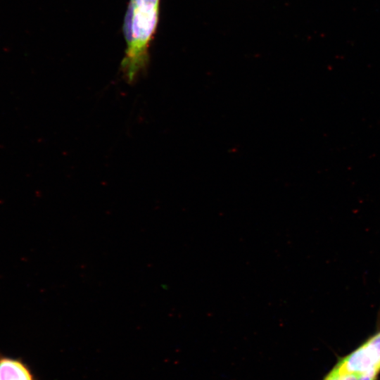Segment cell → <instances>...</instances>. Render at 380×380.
<instances>
[{
    "label": "cell",
    "instance_id": "cell-1",
    "mask_svg": "<svg viewBox=\"0 0 380 380\" xmlns=\"http://www.w3.org/2000/svg\"><path fill=\"white\" fill-rule=\"evenodd\" d=\"M160 0H129L122 31L126 42L121 69L133 82L148 67L149 50L156 32Z\"/></svg>",
    "mask_w": 380,
    "mask_h": 380
},
{
    "label": "cell",
    "instance_id": "cell-2",
    "mask_svg": "<svg viewBox=\"0 0 380 380\" xmlns=\"http://www.w3.org/2000/svg\"><path fill=\"white\" fill-rule=\"evenodd\" d=\"M337 366L357 375L378 373L380 370V331L342 359Z\"/></svg>",
    "mask_w": 380,
    "mask_h": 380
},
{
    "label": "cell",
    "instance_id": "cell-3",
    "mask_svg": "<svg viewBox=\"0 0 380 380\" xmlns=\"http://www.w3.org/2000/svg\"><path fill=\"white\" fill-rule=\"evenodd\" d=\"M0 380H38L30 366L20 357L0 353Z\"/></svg>",
    "mask_w": 380,
    "mask_h": 380
},
{
    "label": "cell",
    "instance_id": "cell-4",
    "mask_svg": "<svg viewBox=\"0 0 380 380\" xmlns=\"http://www.w3.org/2000/svg\"><path fill=\"white\" fill-rule=\"evenodd\" d=\"M360 376L348 372L336 365L324 380H358Z\"/></svg>",
    "mask_w": 380,
    "mask_h": 380
},
{
    "label": "cell",
    "instance_id": "cell-5",
    "mask_svg": "<svg viewBox=\"0 0 380 380\" xmlns=\"http://www.w3.org/2000/svg\"><path fill=\"white\" fill-rule=\"evenodd\" d=\"M378 373L371 372L360 376L358 380H374Z\"/></svg>",
    "mask_w": 380,
    "mask_h": 380
}]
</instances>
